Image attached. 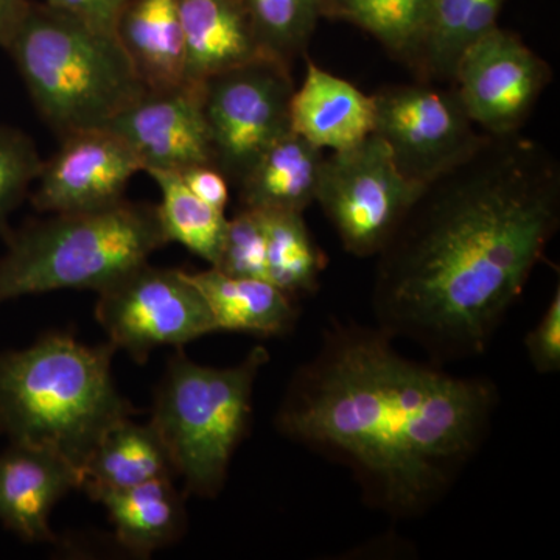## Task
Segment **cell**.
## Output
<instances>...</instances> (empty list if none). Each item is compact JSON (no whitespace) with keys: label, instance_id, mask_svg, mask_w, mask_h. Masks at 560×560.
<instances>
[{"label":"cell","instance_id":"cell-1","mask_svg":"<svg viewBox=\"0 0 560 560\" xmlns=\"http://www.w3.org/2000/svg\"><path fill=\"white\" fill-rule=\"evenodd\" d=\"M559 226L550 151L518 132L486 136L420 187L375 256V326L438 364L482 355Z\"/></svg>","mask_w":560,"mask_h":560},{"label":"cell","instance_id":"cell-2","mask_svg":"<svg viewBox=\"0 0 560 560\" xmlns=\"http://www.w3.org/2000/svg\"><path fill=\"white\" fill-rule=\"evenodd\" d=\"M378 326L331 320L276 415L282 436L348 467L396 521L433 510L480 453L500 404L488 377L401 355Z\"/></svg>","mask_w":560,"mask_h":560},{"label":"cell","instance_id":"cell-3","mask_svg":"<svg viewBox=\"0 0 560 560\" xmlns=\"http://www.w3.org/2000/svg\"><path fill=\"white\" fill-rule=\"evenodd\" d=\"M114 348L51 334L0 353V434L60 455L80 470L110 427L131 418L110 372Z\"/></svg>","mask_w":560,"mask_h":560},{"label":"cell","instance_id":"cell-4","mask_svg":"<svg viewBox=\"0 0 560 560\" xmlns=\"http://www.w3.org/2000/svg\"><path fill=\"white\" fill-rule=\"evenodd\" d=\"M33 105L58 136L106 128L147 90L116 35L28 3L5 46Z\"/></svg>","mask_w":560,"mask_h":560},{"label":"cell","instance_id":"cell-5","mask_svg":"<svg viewBox=\"0 0 560 560\" xmlns=\"http://www.w3.org/2000/svg\"><path fill=\"white\" fill-rule=\"evenodd\" d=\"M3 238L0 304L57 290L98 293L168 243L156 206L128 200L88 212L54 213Z\"/></svg>","mask_w":560,"mask_h":560},{"label":"cell","instance_id":"cell-6","mask_svg":"<svg viewBox=\"0 0 560 560\" xmlns=\"http://www.w3.org/2000/svg\"><path fill=\"white\" fill-rule=\"evenodd\" d=\"M270 360L261 346L231 368L202 366L179 353L158 388L150 423L191 495L213 499L249 429L257 375Z\"/></svg>","mask_w":560,"mask_h":560},{"label":"cell","instance_id":"cell-7","mask_svg":"<svg viewBox=\"0 0 560 560\" xmlns=\"http://www.w3.org/2000/svg\"><path fill=\"white\" fill-rule=\"evenodd\" d=\"M423 184L408 179L378 136L324 158L316 201L341 245L355 257H375L404 219Z\"/></svg>","mask_w":560,"mask_h":560},{"label":"cell","instance_id":"cell-8","mask_svg":"<svg viewBox=\"0 0 560 560\" xmlns=\"http://www.w3.org/2000/svg\"><path fill=\"white\" fill-rule=\"evenodd\" d=\"M290 66L261 58L201 83L213 164L238 183L276 139L290 131Z\"/></svg>","mask_w":560,"mask_h":560},{"label":"cell","instance_id":"cell-9","mask_svg":"<svg viewBox=\"0 0 560 560\" xmlns=\"http://www.w3.org/2000/svg\"><path fill=\"white\" fill-rule=\"evenodd\" d=\"M95 315L110 345L138 361L153 349L179 348L215 331L189 272L151 267L149 261L98 291Z\"/></svg>","mask_w":560,"mask_h":560},{"label":"cell","instance_id":"cell-10","mask_svg":"<svg viewBox=\"0 0 560 560\" xmlns=\"http://www.w3.org/2000/svg\"><path fill=\"white\" fill-rule=\"evenodd\" d=\"M372 135L388 147L408 179L425 184L469 156L486 138L455 90L427 84L393 86L372 95Z\"/></svg>","mask_w":560,"mask_h":560},{"label":"cell","instance_id":"cell-11","mask_svg":"<svg viewBox=\"0 0 560 560\" xmlns=\"http://www.w3.org/2000/svg\"><path fill=\"white\" fill-rule=\"evenodd\" d=\"M452 80L477 128L508 136L521 131L551 70L517 35L497 25L463 51Z\"/></svg>","mask_w":560,"mask_h":560},{"label":"cell","instance_id":"cell-12","mask_svg":"<svg viewBox=\"0 0 560 560\" xmlns=\"http://www.w3.org/2000/svg\"><path fill=\"white\" fill-rule=\"evenodd\" d=\"M142 164L106 128L61 136L60 149L43 161L32 205L39 212H88L119 205Z\"/></svg>","mask_w":560,"mask_h":560},{"label":"cell","instance_id":"cell-13","mask_svg":"<svg viewBox=\"0 0 560 560\" xmlns=\"http://www.w3.org/2000/svg\"><path fill=\"white\" fill-rule=\"evenodd\" d=\"M106 130L130 147L143 172H180L194 165H215L201 84L184 81L162 90L147 88L109 121Z\"/></svg>","mask_w":560,"mask_h":560},{"label":"cell","instance_id":"cell-14","mask_svg":"<svg viewBox=\"0 0 560 560\" xmlns=\"http://www.w3.org/2000/svg\"><path fill=\"white\" fill-rule=\"evenodd\" d=\"M80 488V470L57 453L25 444L0 453V522L22 540H55L50 512Z\"/></svg>","mask_w":560,"mask_h":560},{"label":"cell","instance_id":"cell-15","mask_svg":"<svg viewBox=\"0 0 560 560\" xmlns=\"http://www.w3.org/2000/svg\"><path fill=\"white\" fill-rule=\"evenodd\" d=\"M184 40V81L210 77L272 58L254 33L241 0H179Z\"/></svg>","mask_w":560,"mask_h":560},{"label":"cell","instance_id":"cell-16","mask_svg":"<svg viewBox=\"0 0 560 560\" xmlns=\"http://www.w3.org/2000/svg\"><path fill=\"white\" fill-rule=\"evenodd\" d=\"M375 106L349 81L308 65L300 90L290 101V128L330 153L359 145L374 132Z\"/></svg>","mask_w":560,"mask_h":560},{"label":"cell","instance_id":"cell-17","mask_svg":"<svg viewBox=\"0 0 560 560\" xmlns=\"http://www.w3.org/2000/svg\"><path fill=\"white\" fill-rule=\"evenodd\" d=\"M189 278L208 304L215 331L282 337L296 324L298 308L293 298L270 280L237 278L212 267L189 272Z\"/></svg>","mask_w":560,"mask_h":560},{"label":"cell","instance_id":"cell-18","mask_svg":"<svg viewBox=\"0 0 560 560\" xmlns=\"http://www.w3.org/2000/svg\"><path fill=\"white\" fill-rule=\"evenodd\" d=\"M324 158L318 147L287 131L238 180L242 208L304 212L316 201Z\"/></svg>","mask_w":560,"mask_h":560},{"label":"cell","instance_id":"cell-19","mask_svg":"<svg viewBox=\"0 0 560 560\" xmlns=\"http://www.w3.org/2000/svg\"><path fill=\"white\" fill-rule=\"evenodd\" d=\"M114 35L149 90L184 83L179 0H128Z\"/></svg>","mask_w":560,"mask_h":560},{"label":"cell","instance_id":"cell-20","mask_svg":"<svg viewBox=\"0 0 560 560\" xmlns=\"http://www.w3.org/2000/svg\"><path fill=\"white\" fill-rule=\"evenodd\" d=\"M90 497L108 511L117 540L132 555L145 558L186 530L184 497L173 488L172 478L127 489L92 490Z\"/></svg>","mask_w":560,"mask_h":560},{"label":"cell","instance_id":"cell-21","mask_svg":"<svg viewBox=\"0 0 560 560\" xmlns=\"http://www.w3.org/2000/svg\"><path fill=\"white\" fill-rule=\"evenodd\" d=\"M175 475L168 453L151 423L127 418L106 431L81 467V488L127 489Z\"/></svg>","mask_w":560,"mask_h":560},{"label":"cell","instance_id":"cell-22","mask_svg":"<svg viewBox=\"0 0 560 560\" xmlns=\"http://www.w3.org/2000/svg\"><path fill=\"white\" fill-rule=\"evenodd\" d=\"M504 0H429L411 61L425 75L452 80L463 51L497 27Z\"/></svg>","mask_w":560,"mask_h":560},{"label":"cell","instance_id":"cell-23","mask_svg":"<svg viewBox=\"0 0 560 560\" xmlns=\"http://www.w3.org/2000/svg\"><path fill=\"white\" fill-rule=\"evenodd\" d=\"M257 210V209H256ZM267 238V280L291 298L318 290L326 256L313 242L302 212L259 210Z\"/></svg>","mask_w":560,"mask_h":560},{"label":"cell","instance_id":"cell-24","mask_svg":"<svg viewBox=\"0 0 560 560\" xmlns=\"http://www.w3.org/2000/svg\"><path fill=\"white\" fill-rule=\"evenodd\" d=\"M147 173L161 190L156 212L167 242L180 243L210 267H215L226 232V213L191 194L178 172Z\"/></svg>","mask_w":560,"mask_h":560},{"label":"cell","instance_id":"cell-25","mask_svg":"<svg viewBox=\"0 0 560 560\" xmlns=\"http://www.w3.org/2000/svg\"><path fill=\"white\" fill-rule=\"evenodd\" d=\"M427 7L429 0H324V14L359 25L393 54L412 60Z\"/></svg>","mask_w":560,"mask_h":560},{"label":"cell","instance_id":"cell-26","mask_svg":"<svg viewBox=\"0 0 560 560\" xmlns=\"http://www.w3.org/2000/svg\"><path fill=\"white\" fill-rule=\"evenodd\" d=\"M268 55L290 66L315 32L324 0H241Z\"/></svg>","mask_w":560,"mask_h":560},{"label":"cell","instance_id":"cell-27","mask_svg":"<svg viewBox=\"0 0 560 560\" xmlns=\"http://www.w3.org/2000/svg\"><path fill=\"white\" fill-rule=\"evenodd\" d=\"M38 149L27 132L0 125V235L10 230V217L27 198L43 167Z\"/></svg>","mask_w":560,"mask_h":560},{"label":"cell","instance_id":"cell-28","mask_svg":"<svg viewBox=\"0 0 560 560\" xmlns=\"http://www.w3.org/2000/svg\"><path fill=\"white\" fill-rule=\"evenodd\" d=\"M215 270L237 278L267 279V238L259 210L242 208L228 219Z\"/></svg>","mask_w":560,"mask_h":560},{"label":"cell","instance_id":"cell-29","mask_svg":"<svg viewBox=\"0 0 560 560\" xmlns=\"http://www.w3.org/2000/svg\"><path fill=\"white\" fill-rule=\"evenodd\" d=\"M526 353L539 374L560 370V289L556 287L550 304L537 326L526 335Z\"/></svg>","mask_w":560,"mask_h":560},{"label":"cell","instance_id":"cell-30","mask_svg":"<svg viewBox=\"0 0 560 560\" xmlns=\"http://www.w3.org/2000/svg\"><path fill=\"white\" fill-rule=\"evenodd\" d=\"M44 3L98 31L114 33L128 0H44Z\"/></svg>","mask_w":560,"mask_h":560},{"label":"cell","instance_id":"cell-31","mask_svg":"<svg viewBox=\"0 0 560 560\" xmlns=\"http://www.w3.org/2000/svg\"><path fill=\"white\" fill-rule=\"evenodd\" d=\"M180 179L191 194L212 208L226 210L230 205V184L224 173L215 165L202 164L178 172Z\"/></svg>","mask_w":560,"mask_h":560},{"label":"cell","instance_id":"cell-32","mask_svg":"<svg viewBox=\"0 0 560 560\" xmlns=\"http://www.w3.org/2000/svg\"><path fill=\"white\" fill-rule=\"evenodd\" d=\"M28 3L31 0H0V47L2 49H5L11 36L20 25L28 9Z\"/></svg>","mask_w":560,"mask_h":560}]
</instances>
